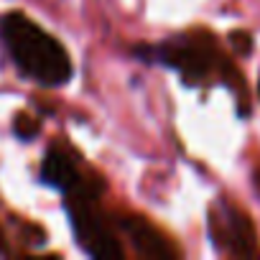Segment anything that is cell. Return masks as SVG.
<instances>
[{"instance_id":"7","label":"cell","mask_w":260,"mask_h":260,"mask_svg":"<svg viewBox=\"0 0 260 260\" xmlns=\"http://www.w3.org/2000/svg\"><path fill=\"white\" fill-rule=\"evenodd\" d=\"M13 130H16V136L23 138V141H31L36 133H39V120L26 115V112H18L16 120H13Z\"/></svg>"},{"instance_id":"6","label":"cell","mask_w":260,"mask_h":260,"mask_svg":"<svg viewBox=\"0 0 260 260\" xmlns=\"http://www.w3.org/2000/svg\"><path fill=\"white\" fill-rule=\"evenodd\" d=\"M41 176H44L46 184H51L54 189H59L64 194L84 181L79 169H77V164H74V158L61 146H51L46 151V158H44V166H41Z\"/></svg>"},{"instance_id":"4","label":"cell","mask_w":260,"mask_h":260,"mask_svg":"<svg viewBox=\"0 0 260 260\" xmlns=\"http://www.w3.org/2000/svg\"><path fill=\"white\" fill-rule=\"evenodd\" d=\"M161 59L179 69L186 79H197L204 77L214 69V64H219L217 56V46L209 36L204 39H191V41H179V44H169L161 49Z\"/></svg>"},{"instance_id":"8","label":"cell","mask_w":260,"mask_h":260,"mask_svg":"<svg viewBox=\"0 0 260 260\" xmlns=\"http://www.w3.org/2000/svg\"><path fill=\"white\" fill-rule=\"evenodd\" d=\"M230 41H232V46H235V51L237 54H250V49H252V36L247 34V31H232V36H230Z\"/></svg>"},{"instance_id":"5","label":"cell","mask_w":260,"mask_h":260,"mask_svg":"<svg viewBox=\"0 0 260 260\" xmlns=\"http://www.w3.org/2000/svg\"><path fill=\"white\" fill-rule=\"evenodd\" d=\"M120 227L127 235V240L133 242V247L141 255H146V257L166 260V257H176L179 255L176 245L158 227H153L146 217H120Z\"/></svg>"},{"instance_id":"9","label":"cell","mask_w":260,"mask_h":260,"mask_svg":"<svg viewBox=\"0 0 260 260\" xmlns=\"http://www.w3.org/2000/svg\"><path fill=\"white\" fill-rule=\"evenodd\" d=\"M257 92H260V82H257Z\"/></svg>"},{"instance_id":"3","label":"cell","mask_w":260,"mask_h":260,"mask_svg":"<svg viewBox=\"0 0 260 260\" xmlns=\"http://www.w3.org/2000/svg\"><path fill=\"white\" fill-rule=\"evenodd\" d=\"M209 235L217 242V247L227 250L230 255L237 257H257L260 245H257V232L247 212L230 202H219L209 212Z\"/></svg>"},{"instance_id":"10","label":"cell","mask_w":260,"mask_h":260,"mask_svg":"<svg viewBox=\"0 0 260 260\" xmlns=\"http://www.w3.org/2000/svg\"><path fill=\"white\" fill-rule=\"evenodd\" d=\"M0 250H3V245H0Z\"/></svg>"},{"instance_id":"2","label":"cell","mask_w":260,"mask_h":260,"mask_svg":"<svg viewBox=\"0 0 260 260\" xmlns=\"http://www.w3.org/2000/svg\"><path fill=\"white\" fill-rule=\"evenodd\" d=\"M97 186L82 181L72 191H67V209L72 217V227L77 242L94 257H120L122 247L112 235L110 224L97 209Z\"/></svg>"},{"instance_id":"1","label":"cell","mask_w":260,"mask_h":260,"mask_svg":"<svg viewBox=\"0 0 260 260\" xmlns=\"http://www.w3.org/2000/svg\"><path fill=\"white\" fill-rule=\"evenodd\" d=\"M0 34L23 74L46 87H59L69 82L72 61L67 49L41 26H36L26 13H8L0 23Z\"/></svg>"}]
</instances>
